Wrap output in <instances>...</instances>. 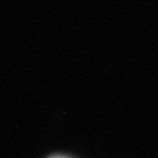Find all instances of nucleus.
Returning <instances> with one entry per match:
<instances>
[{
  "mask_svg": "<svg viewBox=\"0 0 158 158\" xmlns=\"http://www.w3.org/2000/svg\"><path fill=\"white\" fill-rule=\"evenodd\" d=\"M50 158H66V157H61V156H54V157H50Z\"/></svg>",
  "mask_w": 158,
  "mask_h": 158,
  "instance_id": "nucleus-1",
  "label": "nucleus"
}]
</instances>
